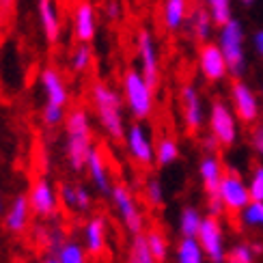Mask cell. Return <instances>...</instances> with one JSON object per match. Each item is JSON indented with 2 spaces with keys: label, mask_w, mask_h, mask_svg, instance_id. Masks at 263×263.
Masks as SVG:
<instances>
[{
  "label": "cell",
  "mask_w": 263,
  "mask_h": 263,
  "mask_svg": "<svg viewBox=\"0 0 263 263\" xmlns=\"http://www.w3.org/2000/svg\"><path fill=\"white\" fill-rule=\"evenodd\" d=\"M93 106L100 125L104 132L112 140H123L125 138V123H123V106H121V97L115 89H110L104 82H95L93 84Z\"/></svg>",
  "instance_id": "cell-1"
},
{
  "label": "cell",
  "mask_w": 263,
  "mask_h": 263,
  "mask_svg": "<svg viewBox=\"0 0 263 263\" xmlns=\"http://www.w3.org/2000/svg\"><path fill=\"white\" fill-rule=\"evenodd\" d=\"M93 145H91V123L82 108L67 117V160L73 171L86 168Z\"/></svg>",
  "instance_id": "cell-2"
},
{
  "label": "cell",
  "mask_w": 263,
  "mask_h": 263,
  "mask_svg": "<svg viewBox=\"0 0 263 263\" xmlns=\"http://www.w3.org/2000/svg\"><path fill=\"white\" fill-rule=\"evenodd\" d=\"M244 26L242 22L231 17L227 24L220 26L218 32V46H220L227 65H229V73L233 76H242L246 69V46H244Z\"/></svg>",
  "instance_id": "cell-3"
},
{
  "label": "cell",
  "mask_w": 263,
  "mask_h": 263,
  "mask_svg": "<svg viewBox=\"0 0 263 263\" xmlns=\"http://www.w3.org/2000/svg\"><path fill=\"white\" fill-rule=\"evenodd\" d=\"M153 86L145 80V76L140 71L132 69L125 73L123 78V95H125V102L129 112L134 115L138 121L147 119L153 110Z\"/></svg>",
  "instance_id": "cell-4"
},
{
  "label": "cell",
  "mask_w": 263,
  "mask_h": 263,
  "mask_svg": "<svg viewBox=\"0 0 263 263\" xmlns=\"http://www.w3.org/2000/svg\"><path fill=\"white\" fill-rule=\"evenodd\" d=\"M237 115L224 102H214L210 108V132L212 136L224 147L235 145L237 140Z\"/></svg>",
  "instance_id": "cell-5"
},
{
  "label": "cell",
  "mask_w": 263,
  "mask_h": 263,
  "mask_svg": "<svg viewBox=\"0 0 263 263\" xmlns=\"http://www.w3.org/2000/svg\"><path fill=\"white\" fill-rule=\"evenodd\" d=\"M218 196H220L224 210L233 212V214H242L248 207V203L253 201L250 199L248 183L239 177L237 173H224L220 188H218Z\"/></svg>",
  "instance_id": "cell-6"
},
{
  "label": "cell",
  "mask_w": 263,
  "mask_h": 263,
  "mask_svg": "<svg viewBox=\"0 0 263 263\" xmlns=\"http://www.w3.org/2000/svg\"><path fill=\"white\" fill-rule=\"evenodd\" d=\"M196 239L201 242L205 255H207V261H212V263H224L227 261L224 233H222V224L218 220V216L203 218V224L199 229Z\"/></svg>",
  "instance_id": "cell-7"
},
{
  "label": "cell",
  "mask_w": 263,
  "mask_h": 263,
  "mask_svg": "<svg viewBox=\"0 0 263 263\" xmlns=\"http://www.w3.org/2000/svg\"><path fill=\"white\" fill-rule=\"evenodd\" d=\"M110 196H112L117 214L121 218V222L125 224V229L129 233L140 235L142 227H145V218H142V212L138 210V205L134 201V194H132L125 185H112Z\"/></svg>",
  "instance_id": "cell-8"
},
{
  "label": "cell",
  "mask_w": 263,
  "mask_h": 263,
  "mask_svg": "<svg viewBox=\"0 0 263 263\" xmlns=\"http://www.w3.org/2000/svg\"><path fill=\"white\" fill-rule=\"evenodd\" d=\"M125 147L129 151L132 160L140 166H151L156 162V149H153V142L149 132L142 127L140 123H134L127 132H125Z\"/></svg>",
  "instance_id": "cell-9"
},
{
  "label": "cell",
  "mask_w": 263,
  "mask_h": 263,
  "mask_svg": "<svg viewBox=\"0 0 263 263\" xmlns=\"http://www.w3.org/2000/svg\"><path fill=\"white\" fill-rule=\"evenodd\" d=\"M138 57H140V73L156 89L160 82V59H158L156 41H153L151 32L145 28L138 32Z\"/></svg>",
  "instance_id": "cell-10"
},
{
  "label": "cell",
  "mask_w": 263,
  "mask_h": 263,
  "mask_svg": "<svg viewBox=\"0 0 263 263\" xmlns=\"http://www.w3.org/2000/svg\"><path fill=\"white\" fill-rule=\"evenodd\" d=\"M199 67L203 78L210 82H220L227 78L229 65L218 43H203V48L199 52Z\"/></svg>",
  "instance_id": "cell-11"
},
{
  "label": "cell",
  "mask_w": 263,
  "mask_h": 263,
  "mask_svg": "<svg viewBox=\"0 0 263 263\" xmlns=\"http://www.w3.org/2000/svg\"><path fill=\"white\" fill-rule=\"evenodd\" d=\"M231 100L237 119H242L244 123H255L259 119V100L248 84L235 82L231 86Z\"/></svg>",
  "instance_id": "cell-12"
},
{
  "label": "cell",
  "mask_w": 263,
  "mask_h": 263,
  "mask_svg": "<svg viewBox=\"0 0 263 263\" xmlns=\"http://www.w3.org/2000/svg\"><path fill=\"white\" fill-rule=\"evenodd\" d=\"M181 112H183V123L188 132H199L203 125V100L196 86L185 84L181 89Z\"/></svg>",
  "instance_id": "cell-13"
},
{
  "label": "cell",
  "mask_w": 263,
  "mask_h": 263,
  "mask_svg": "<svg viewBox=\"0 0 263 263\" xmlns=\"http://www.w3.org/2000/svg\"><path fill=\"white\" fill-rule=\"evenodd\" d=\"M28 203H30V210L35 212L41 218H48L57 212V192L52 190V185L48 181H37L35 185L30 188L28 192Z\"/></svg>",
  "instance_id": "cell-14"
},
{
  "label": "cell",
  "mask_w": 263,
  "mask_h": 263,
  "mask_svg": "<svg viewBox=\"0 0 263 263\" xmlns=\"http://www.w3.org/2000/svg\"><path fill=\"white\" fill-rule=\"evenodd\" d=\"M199 175H201V181H203L207 196H218V188H220L224 171H222V164L216 153H205V158L199 164Z\"/></svg>",
  "instance_id": "cell-15"
},
{
  "label": "cell",
  "mask_w": 263,
  "mask_h": 263,
  "mask_svg": "<svg viewBox=\"0 0 263 263\" xmlns=\"http://www.w3.org/2000/svg\"><path fill=\"white\" fill-rule=\"evenodd\" d=\"M41 89L46 93V100L48 104H57V106H67L69 102V93H67V86H65L63 78L59 76L57 69H43L41 71Z\"/></svg>",
  "instance_id": "cell-16"
},
{
  "label": "cell",
  "mask_w": 263,
  "mask_h": 263,
  "mask_svg": "<svg viewBox=\"0 0 263 263\" xmlns=\"http://www.w3.org/2000/svg\"><path fill=\"white\" fill-rule=\"evenodd\" d=\"M86 171H89V177L95 183V188L102 194H110L112 192V183H110V175H108V166L106 160L102 156L100 149H91L89 160H86Z\"/></svg>",
  "instance_id": "cell-17"
},
{
  "label": "cell",
  "mask_w": 263,
  "mask_h": 263,
  "mask_svg": "<svg viewBox=\"0 0 263 263\" xmlns=\"http://www.w3.org/2000/svg\"><path fill=\"white\" fill-rule=\"evenodd\" d=\"M73 30H76V39L82 43H89L95 37L97 30V22H95V11L91 3H80L78 9L73 13Z\"/></svg>",
  "instance_id": "cell-18"
},
{
  "label": "cell",
  "mask_w": 263,
  "mask_h": 263,
  "mask_svg": "<svg viewBox=\"0 0 263 263\" xmlns=\"http://www.w3.org/2000/svg\"><path fill=\"white\" fill-rule=\"evenodd\" d=\"M84 246L89 255H102L106 250V220L102 216H95L91 220H86Z\"/></svg>",
  "instance_id": "cell-19"
},
{
  "label": "cell",
  "mask_w": 263,
  "mask_h": 263,
  "mask_svg": "<svg viewBox=\"0 0 263 263\" xmlns=\"http://www.w3.org/2000/svg\"><path fill=\"white\" fill-rule=\"evenodd\" d=\"M214 24L216 22L210 13V9H205V7H196L188 17V26L192 30V35H194L196 41H201V43H207V39L212 37Z\"/></svg>",
  "instance_id": "cell-20"
},
{
  "label": "cell",
  "mask_w": 263,
  "mask_h": 263,
  "mask_svg": "<svg viewBox=\"0 0 263 263\" xmlns=\"http://www.w3.org/2000/svg\"><path fill=\"white\" fill-rule=\"evenodd\" d=\"M30 203H28V196H17V199H13V203H11L9 212L5 216V224L11 233H20L24 231V227L28 222V214H30Z\"/></svg>",
  "instance_id": "cell-21"
},
{
  "label": "cell",
  "mask_w": 263,
  "mask_h": 263,
  "mask_svg": "<svg viewBox=\"0 0 263 263\" xmlns=\"http://www.w3.org/2000/svg\"><path fill=\"white\" fill-rule=\"evenodd\" d=\"M39 20L48 41H57L61 32V20L54 7V0H39Z\"/></svg>",
  "instance_id": "cell-22"
},
{
  "label": "cell",
  "mask_w": 263,
  "mask_h": 263,
  "mask_svg": "<svg viewBox=\"0 0 263 263\" xmlns=\"http://www.w3.org/2000/svg\"><path fill=\"white\" fill-rule=\"evenodd\" d=\"M175 257H177V263H205L207 259L205 250L196 237H181Z\"/></svg>",
  "instance_id": "cell-23"
},
{
  "label": "cell",
  "mask_w": 263,
  "mask_h": 263,
  "mask_svg": "<svg viewBox=\"0 0 263 263\" xmlns=\"http://www.w3.org/2000/svg\"><path fill=\"white\" fill-rule=\"evenodd\" d=\"M188 20V5L185 0H166L164 3V26L168 30H177Z\"/></svg>",
  "instance_id": "cell-24"
},
{
  "label": "cell",
  "mask_w": 263,
  "mask_h": 263,
  "mask_svg": "<svg viewBox=\"0 0 263 263\" xmlns=\"http://www.w3.org/2000/svg\"><path fill=\"white\" fill-rule=\"evenodd\" d=\"M203 224V216L196 207H183L179 214V233L181 237H196Z\"/></svg>",
  "instance_id": "cell-25"
},
{
  "label": "cell",
  "mask_w": 263,
  "mask_h": 263,
  "mask_svg": "<svg viewBox=\"0 0 263 263\" xmlns=\"http://www.w3.org/2000/svg\"><path fill=\"white\" fill-rule=\"evenodd\" d=\"M177 158H179L177 142H175L171 136L160 138L158 145H156V162L160 164V166H168V164H173Z\"/></svg>",
  "instance_id": "cell-26"
},
{
  "label": "cell",
  "mask_w": 263,
  "mask_h": 263,
  "mask_svg": "<svg viewBox=\"0 0 263 263\" xmlns=\"http://www.w3.org/2000/svg\"><path fill=\"white\" fill-rule=\"evenodd\" d=\"M127 263H158V259L153 257L151 248L147 244V237L145 235H136L134 242H132L129 248V259Z\"/></svg>",
  "instance_id": "cell-27"
},
{
  "label": "cell",
  "mask_w": 263,
  "mask_h": 263,
  "mask_svg": "<svg viewBox=\"0 0 263 263\" xmlns=\"http://www.w3.org/2000/svg\"><path fill=\"white\" fill-rule=\"evenodd\" d=\"M145 237H147V244L151 248L153 257L158 259V263L166 261V257H168V242H166V237H164V233L158 231V229H151Z\"/></svg>",
  "instance_id": "cell-28"
},
{
  "label": "cell",
  "mask_w": 263,
  "mask_h": 263,
  "mask_svg": "<svg viewBox=\"0 0 263 263\" xmlns=\"http://www.w3.org/2000/svg\"><path fill=\"white\" fill-rule=\"evenodd\" d=\"M205 5H207V9H210L216 26H222V24H227V22L233 17V13H231V0H205Z\"/></svg>",
  "instance_id": "cell-29"
},
{
  "label": "cell",
  "mask_w": 263,
  "mask_h": 263,
  "mask_svg": "<svg viewBox=\"0 0 263 263\" xmlns=\"http://www.w3.org/2000/svg\"><path fill=\"white\" fill-rule=\"evenodd\" d=\"M57 257L63 263H86V250L78 242H63Z\"/></svg>",
  "instance_id": "cell-30"
},
{
  "label": "cell",
  "mask_w": 263,
  "mask_h": 263,
  "mask_svg": "<svg viewBox=\"0 0 263 263\" xmlns=\"http://www.w3.org/2000/svg\"><path fill=\"white\" fill-rule=\"evenodd\" d=\"M239 216H242L244 227L263 229V201H250L248 207Z\"/></svg>",
  "instance_id": "cell-31"
},
{
  "label": "cell",
  "mask_w": 263,
  "mask_h": 263,
  "mask_svg": "<svg viewBox=\"0 0 263 263\" xmlns=\"http://www.w3.org/2000/svg\"><path fill=\"white\" fill-rule=\"evenodd\" d=\"M224 263H255V248L248 244H237L227 253Z\"/></svg>",
  "instance_id": "cell-32"
},
{
  "label": "cell",
  "mask_w": 263,
  "mask_h": 263,
  "mask_svg": "<svg viewBox=\"0 0 263 263\" xmlns=\"http://www.w3.org/2000/svg\"><path fill=\"white\" fill-rule=\"evenodd\" d=\"M91 48L86 46V43H82V46H78L73 50V54H71V69L73 71H86L89 69V65H91Z\"/></svg>",
  "instance_id": "cell-33"
},
{
  "label": "cell",
  "mask_w": 263,
  "mask_h": 263,
  "mask_svg": "<svg viewBox=\"0 0 263 263\" xmlns=\"http://www.w3.org/2000/svg\"><path fill=\"white\" fill-rule=\"evenodd\" d=\"M250 199L253 201H263V164H257L250 175Z\"/></svg>",
  "instance_id": "cell-34"
},
{
  "label": "cell",
  "mask_w": 263,
  "mask_h": 263,
  "mask_svg": "<svg viewBox=\"0 0 263 263\" xmlns=\"http://www.w3.org/2000/svg\"><path fill=\"white\" fill-rule=\"evenodd\" d=\"M145 194H147V201L153 207H160L164 203V190H162V183L158 179H149L145 185Z\"/></svg>",
  "instance_id": "cell-35"
},
{
  "label": "cell",
  "mask_w": 263,
  "mask_h": 263,
  "mask_svg": "<svg viewBox=\"0 0 263 263\" xmlns=\"http://www.w3.org/2000/svg\"><path fill=\"white\" fill-rule=\"evenodd\" d=\"M63 117H65V108H63V106L46 104V108H43V123H46V125H57V123H61Z\"/></svg>",
  "instance_id": "cell-36"
},
{
  "label": "cell",
  "mask_w": 263,
  "mask_h": 263,
  "mask_svg": "<svg viewBox=\"0 0 263 263\" xmlns=\"http://www.w3.org/2000/svg\"><path fill=\"white\" fill-rule=\"evenodd\" d=\"M76 210L89 212L91 210V192L84 185H76Z\"/></svg>",
  "instance_id": "cell-37"
},
{
  "label": "cell",
  "mask_w": 263,
  "mask_h": 263,
  "mask_svg": "<svg viewBox=\"0 0 263 263\" xmlns=\"http://www.w3.org/2000/svg\"><path fill=\"white\" fill-rule=\"evenodd\" d=\"M61 199L67 207H73L76 210V185H69V183H63L61 185Z\"/></svg>",
  "instance_id": "cell-38"
},
{
  "label": "cell",
  "mask_w": 263,
  "mask_h": 263,
  "mask_svg": "<svg viewBox=\"0 0 263 263\" xmlns=\"http://www.w3.org/2000/svg\"><path fill=\"white\" fill-rule=\"evenodd\" d=\"M253 147L259 156L263 158V125H257L253 132Z\"/></svg>",
  "instance_id": "cell-39"
},
{
  "label": "cell",
  "mask_w": 263,
  "mask_h": 263,
  "mask_svg": "<svg viewBox=\"0 0 263 263\" xmlns=\"http://www.w3.org/2000/svg\"><path fill=\"white\" fill-rule=\"evenodd\" d=\"M253 48H255V52L259 54V57L263 59V28H259L253 35Z\"/></svg>",
  "instance_id": "cell-40"
},
{
  "label": "cell",
  "mask_w": 263,
  "mask_h": 263,
  "mask_svg": "<svg viewBox=\"0 0 263 263\" xmlns=\"http://www.w3.org/2000/svg\"><path fill=\"white\" fill-rule=\"evenodd\" d=\"M203 145H205L207 153H216V147L220 145V142H218V140H216L214 136H210V138H205V142H203Z\"/></svg>",
  "instance_id": "cell-41"
},
{
  "label": "cell",
  "mask_w": 263,
  "mask_h": 263,
  "mask_svg": "<svg viewBox=\"0 0 263 263\" xmlns=\"http://www.w3.org/2000/svg\"><path fill=\"white\" fill-rule=\"evenodd\" d=\"M108 15H110L112 20H117V17H119V7H117L115 3H112L110 7H108Z\"/></svg>",
  "instance_id": "cell-42"
},
{
  "label": "cell",
  "mask_w": 263,
  "mask_h": 263,
  "mask_svg": "<svg viewBox=\"0 0 263 263\" xmlns=\"http://www.w3.org/2000/svg\"><path fill=\"white\" fill-rule=\"evenodd\" d=\"M41 263H63V261L59 257H48V259H43Z\"/></svg>",
  "instance_id": "cell-43"
},
{
  "label": "cell",
  "mask_w": 263,
  "mask_h": 263,
  "mask_svg": "<svg viewBox=\"0 0 263 263\" xmlns=\"http://www.w3.org/2000/svg\"><path fill=\"white\" fill-rule=\"evenodd\" d=\"M242 3H244V5H253V3H255V0H242Z\"/></svg>",
  "instance_id": "cell-44"
},
{
  "label": "cell",
  "mask_w": 263,
  "mask_h": 263,
  "mask_svg": "<svg viewBox=\"0 0 263 263\" xmlns=\"http://www.w3.org/2000/svg\"><path fill=\"white\" fill-rule=\"evenodd\" d=\"M0 210H3V194H0Z\"/></svg>",
  "instance_id": "cell-45"
}]
</instances>
